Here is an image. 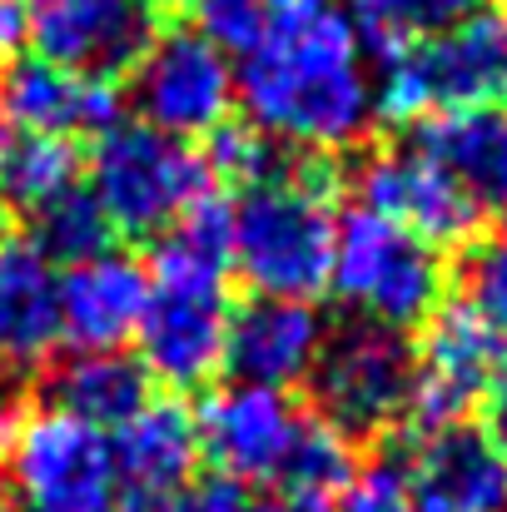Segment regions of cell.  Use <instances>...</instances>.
<instances>
[{
  "label": "cell",
  "mask_w": 507,
  "mask_h": 512,
  "mask_svg": "<svg viewBox=\"0 0 507 512\" xmlns=\"http://www.w3.org/2000/svg\"><path fill=\"white\" fill-rule=\"evenodd\" d=\"M150 299V269L120 249H105L60 274V343L75 353L125 348Z\"/></svg>",
  "instance_id": "e0dca14e"
},
{
  "label": "cell",
  "mask_w": 507,
  "mask_h": 512,
  "mask_svg": "<svg viewBox=\"0 0 507 512\" xmlns=\"http://www.w3.org/2000/svg\"><path fill=\"white\" fill-rule=\"evenodd\" d=\"M458 284H463V309H473L507 348V234L468 249Z\"/></svg>",
  "instance_id": "484cf974"
},
{
  "label": "cell",
  "mask_w": 507,
  "mask_h": 512,
  "mask_svg": "<svg viewBox=\"0 0 507 512\" xmlns=\"http://www.w3.org/2000/svg\"><path fill=\"white\" fill-rule=\"evenodd\" d=\"M0 115L15 130L95 140L110 125H120V95H115V85L80 80L40 55H10L0 70Z\"/></svg>",
  "instance_id": "2e32d148"
},
{
  "label": "cell",
  "mask_w": 507,
  "mask_h": 512,
  "mask_svg": "<svg viewBox=\"0 0 507 512\" xmlns=\"http://www.w3.org/2000/svg\"><path fill=\"white\" fill-rule=\"evenodd\" d=\"M15 423H20V393H15V373L0 363V448L15 433Z\"/></svg>",
  "instance_id": "4dcf8cb0"
},
{
  "label": "cell",
  "mask_w": 507,
  "mask_h": 512,
  "mask_svg": "<svg viewBox=\"0 0 507 512\" xmlns=\"http://www.w3.org/2000/svg\"><path fill=\"white\" fill-rule=\"evenodd\" d=\"M115 478L120 498L135 512H165L189 483L199 463L194 413L179 403H145L125 428H115Z\"/></svg>",
  "instance_id": "ac0fdd59"
},
{
  "label": "cell",
  "mask_w": 507,
  "mask_h": 512,
  "mask_svg": "<svg viewBox=\"0 0 507 512\" xmlns=\"http://www.w3.org/2000/svg\"><path fill=\"white\" fill-rule=\"evenodd\" d=\"M503 373V343L473 309H438L423 324V343L413 348V433H438L468 423L478 403H488Z\"/></svg>",
  "instance_id": "7c38bea8"
},
{
  "label": "cell",
  "mask_w": 507,
  "mask_h": 512,
  "mask_svg": "<svg viewBox=\"0 0 507 512\" xmlns=\"http://www.w3.org/2000/svg\"><path fill=\"white\" fill-rule=\"evenodd\" d=\"M309 388H314V413L334 433H343L348 443L378 438L408 418L413 343L398 329L348 319V324L329 329L319 363L309 373Z\"/></svg>",
  "instance_id": "ba28073f"
},
{
  "label": "cell",
  "mask_w": 507,
  "mask_h": 512,
  "mask_svg": "<svg viewBox=\"0 0 507 512\" xmlns=\"http://www.w3.org/2000/svg\"><path fill=\"white\" fill-rule=\"evenodd\" d=\"M413 145L483 214H507V105H478V110L418 120Z\"/></svg>",
  "instance_id": "ffe728a7"
},
{
  "label": "cell",
  "mask_w": 507,
  "mask_h": 512,
  "mask_svg": "<svg viewBox=\"0 0 507 512\" xmlns=\"http://www.w3.org/2000/svg\"><path fill=\"white\" fill-rule=\"evenodd\" d=\"M80 184V150L75 140L40 135V130H0V199L35 214L65 189Z\"/></svg>",
  "instance_id": "7402d4cb"
},
{
  "label": "cell",
  "mask_w": 507,
  "mask_h": 512,
  "mask_svg": "<svg viewBox=\"0 0 507 512\" xmlns=\"http://www.w3.org/2000/svg\"><path fill=\"white\" fill-rule=\"evenodd\" d=\"M209 184L214 174L194 145L169 140L140 120H120L95 135L85 189L95 194L115 234L160 239L194 204L209 199Z\"/></svg>",
  "instance_id": "5b68a950"
},
{
  "label": "cell",
  "mask_w": 507,
  "mask_h": 512,
  "mask_svg": "<svg viewBox=\"0 0 507 512\" xmlns=\"http://www.w3.org/2000/svg\"><path fill=\"white\" fill-rule=\"evenodd\" d=\"M334 165L324 155H299L284 179L254 184L229 209V259L254 294L314 299L329 289L334 269Z\"/></svg>",
  "instance_id": "3957f363"
},
{
  "label": "cell",
  "mask_w": 507,
  "mask_h": 512,
  "mask_svg": "<svg viewBox=\"0 0 507 512\" xmlns=\"http://www.w3.org/2000/svg\"><path fill=\"white\" fill-rule=\"evenodd\" d=\"M60 348V264L30 234L0 239V363L10 373L45 368Z\"/></svg>",
  "instance_id": "d6986e66"
},
{
  "label": "cell",
  "mask_w": 507,
  "mask_h": 512,
  "mask_svg": "<svg viewBox=\"0 0 507 512\" xmlns=\"http://www.w3.org/2000/svg\"><path fill=\"white\" fill-rule=\"evenodd\" d=\"M358 199L363 209L413 229L418 239L438 244H468L483 224V209L438 170L418 145H393V150H373L358 165Z\"/></svg>",
  "instance_id": "4fadbf2b"
},
{
  "label": "cell",
  "mask_w": 507,
  "mask_h": 512,
  "mask_svg": "<svg viewBox=\"0 0 507 512\" xmlns=\"http://www.w3.org/2000/svg\"><path fill=\"white\" fill-rule=\"evenodd\" d=\"M229 204L204 199L155 239L150 299L140 314V368L165 388H199L224 368L229 339Z\"/></svg>",
  "instance_id": "7a4b0ae2"
},
{
  "label": "cell",
  "mask_w": 507,
  "mask_h": 512,
  "mask_svg": "<svg viewBox=\"0 0 507 512\" xmlns=\"http://www.w3.org/2000/svg\"><path fill=\"white\" fill-rule=\"evenodd\" d=\"M0 468L20 512H115L120 503L110 433L55 408L20 413L0 448Z\"/></svg>",
  "instance_id": "52a82bcc"
},
{
  "label": "cell",
  "mask_w": 507,
  "mask_h": 512,
  "mask_svg": "<svg viewBox=\"0 0 507 512\" xmlns=\"http://www.w3.org/2000/svg\"><path fill=\"white\" fill-rule=\"evenodd\" d=\"M309 5L319 0H194V30H204L224 55H249Z\"/></svg>",
  "instance_id": "d4e9b609"
},
{
  "label": "cell",
  "mask_w": 507,
  "mask_h": 512,
  "mask_svg": "<svg viewBox=\"0 0 507 512\" xmlns=\"http://www.w3.org/2000/svg\"><path fill=\"white\" fill-rule=\"evenodd\" d=\"M45 398L55 413L90 423L100 433H115L150 403V373L140 368V358H125L120 348L70 353L65 363L45 373Z\"/></svg>",
  "instance_id": "44dd1931"
},
{
  "label": "cell",
  "mask_w": 507,
  "mask_h": 512,
  "mask_svg": "<svg viewBox=\"0 0 507 512\" xmlns=\"http://www.w3.org/2000/svg\"><path fill=\"white\" fill-rule=\"evenodd\" d=\"M378 115L388 120H433L453 110L503 105L507 100V10H473L433 40L383 60Z\"/></svg>",
  "instance_id": "8992f818"
},
{
  "label": "cell",
  "mask_w": 507,
  "mask_h": 512,
  "mask_svg": "<svg viewBox=\"0 0 507 512\" xmlns=\"http://www.w3.org/2000/svg\"><path fill=\"white\" fill-rule=\"evenodd\" d=\"M160 30L165 0H25L30 50L100 85L125 80Z\"/></svg>",
  "instance_id": "30bf717a"
},
{
  "label": "cell",
  "mask_w": 507,
  "mask_h": 512,
  "mask_svg": "<svg viewBox=\"0 0 507 512\" xmlns=\"http://www.w3.org/2000/svg\"><path fill=\"white\" fill-rule=\"evenodd\" d=\"M473 10L478 0H348V25L363 50H373L378 60H393L433 40L438 30L458 25Z\"/></svg>",
  "instance_id": "603a6c76"
},
{
  "label": "cell",
  "mask_w": 507,
  "mask_h": 512,
  "mask_svg": "<svg viewBox=\"0 0 507 512\" xmlns=\"http://www.w3.org/2000/svg\"><path fill=\"white\" fill-rule=\"evenodd\" d=\"M488 443L503 453L507 463V363L498 373V383H493V393H488Z\"/></svg>",
  "instance_id": "f1b7e54d"
},
{
  "label": "cell",
  "mask_w": 507,
  "mask_h": 512,
  "mask_svg": "<svg viewBox=\"0 0 507 512\" xmlns=\"http://www.w3.org/2000/svg\"><path fill=\"white\" fill-rule=\"evenodd\" d=\"M324 339H329V324L314 299L254 294L229 319L224 368L234 373V383H259V388L289 393L294 383H309Z\"/></svg>",
  "instance_id": "5bb4252c"
},
{
  "label": "cell",
  "mask_w": 507,
  "mask_h": 512,
  "mask_svg": "<svg viewBox=\"0 0 507 512\" xmlns=\"http://www.w3.org/2000/svg\"><path fill=\"white\" fill-rule=\"evenodd\" d=\"M329 289L353 319L403 334L423 329L443 309L448 269L428 239L358 204L338 219Z\"/></svg>",
  "instance_id": "277c9868"
},
{
  "label": "cell",
  "mask_w": 507,
  "mask_h": 512,
  "mask_svg": "<svg viewBox=\"0 0 507 512\" xmlns=\"http://www.w3.org/2000/svg\"><path fill=\"white\" fill-rule=\"evenodd\" d=\"M25 40V0H0V65L20 50Z\"/></svg>",
  "instance_id": "f546056e"
},
{
  "label": "cell",
  "mask_w": 507,
  "mask_h": 512,
  "mask_svg": "<svg viewBox=\"0 0 507 512\" xmlns=\"http://www.w3.org/2000/svg\"><path fill=\"white\" fill-rule=\"evenodd\" d=\"M165 512H264V498H254V488L214 473L204 483H189Z\"/></svg>",
  "instance_id": "83f0119b"
},
{
  "label": "cell",
  "mask_w": 507,
  "mask_h": 512,
  "mask_svg": "<svg viewBox=\"0 0 507 512\" xmlns=\"http://www.w3.org/2000/svg\"><path fill=\"white\" fill-rule=\"evenodd\" d=\"M30 239L45 249L50 264H65V269L70 264H85V259H95L105 249H115L110 244L115 229H110L105 209L95 204V194L85 184H75L60 199H50L45 209H35L30 214Z\"/></svg>",
  "instance_id": "cb8c5ba5"
},
{
  "label": "cell",
  "mask_w": 507,
  "mask_h": 512,
  "mask_svg": "<svg viewBox=\"0 0 507 512\" xmlns=\"http://www.w3.org/2000/svg\"><path fill=\"white\" fill-rule=\"evenodd\" d=\"M334 512H413L403 468H398V463H373V468H363V473L343 488V498H338Z\"/></svg>",
  "instance_id": "4316f807"
},
{
  "label": "cell",
  "mask_w": 507,
  "mask_h": 512,
  "mask_svg": "<svg viewBox=\"0 0 507 512\" xmlns=\"http://www.w3.org/2000/svg\"><path fill=\"white\" fill-rule=\"evenodd\" d=\"M5 234H10V204L0 199V239H5Z\"/></svg>",
  "instance_id": "1f68e13d"
},
{
  "label": "cell",
  "mask_w": 507,
  "mask_h": 512,
  "mask_svg": "<svg viewBox=\"0 0 507 512\" xmlns=\"http://www.w3.org/2000/svg\"><path fill=\"white\" fill-rule=\"evenodd\" d=\"M130 105L140 125L169 140H209L219 125H229V110L239 105L234 65L194 25L160 30L145 60L130 70Z\"/></svg>",
  "instance_id": "9c48e42d"
},
{
  "label": "cell",
  "mask_w": 507,
  "mask_h": 512,
  "mask_svg": "<svg viewBox=\"0 0 507 512\" xmlns=\"http://www.w3.org/2000/svg\"><path fill=\"white\" fill-rule=\"evenodd\" d=\"M249 125L284 150L338 155L368 140L378 120V85L363 45L334 0L309 5L234 70Z\"/></svg>",
  "instance_id": "6da1fadb"
},
{
  "label": "cell",
  "mask_w": 507,
  "mask_h": 512,
  "mask_svg": "<svg viewBox=\"0 0 507 512\" xmlns=\"http://www.w3.org/2000/svg\"><path fill=\"white\" fill-rule=\"evenodd\" d=\"M304 428H309V408L259 383H224L194 413L199 458H209L219 478H234L244 488H269L294 458Z\"/></svg>",
  "instance_id": "8fae6325"
},
{
  "label": "cell",
  "mask_w": 507,
  "mask_h": 512,
  "mask_svg": "<svg viewBox=\"0 0 507 512\" xmlns=\"http://www.w3.org/2000/svg\"><path fill=\"white\" fill-rule=\"evenodd\" d=\"M413 512H507V463L488 433L458 423L413 433L398 463Z\"/></svg>",
  "instance_id": "9a60e30c"
}]
</instances>
